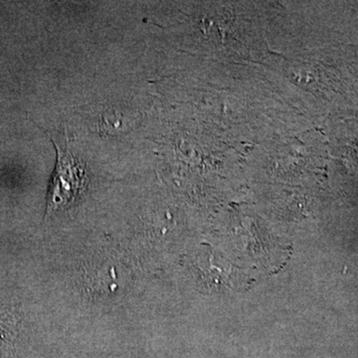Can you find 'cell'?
Listing matches in <instances>:
<instances>
[{
  "label": "cell",
  "mask_w": 358,
  "mask_h": 358,
  "mask_svg": "<svg viewBox=\"0 0 358 358\" xmlns=\"http://www.w3.org/2000/svg\"><path fill=\"white\" fill-rule=\"evenodd\" d=\"M55 169L49 182L46 214L69 208L86 192L89 185L88 166L83 160L64 148L55 145Z\"/></svg>",
  "instance_id": "1"
}]
</instances>
